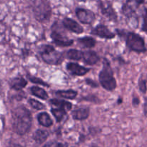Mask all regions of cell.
<instances>
[{"label": "cell", "instance_id": "cell-1", "mask_svg": "<svg viewBox=\"0 0 147 147\" xmlns=\"http://www.w3.org/2000/svg\"><path fill=\"white\" fill-rule=\"evenodd\" d=\"M12 119L13 129L17 134H25L31 128V113L24 106H19L13 111Z\"/></svg>", "mask_w": 147, "mask_h": 147}, {"label": "cell", "instance_id": "cell-2", "mask_svg": "<svg viewBox=\"0 0 147 147\" xmlns=\"http://www.w3.org/2000/svg\"><path fill=\"white\" fill-rule=\"evenodd\" d=\"M99 81L106 90L111 91L116 87V81L113 77V73L110 64L106 60H104L103 67L99 74Z\"/></svg>", "mask_w": 147, "mask_h": 147}, {"label": "cell", "instance_id": "cell-3", "mask_svg": "<svg viewBox=\"0 0 147 147\" xmlns=\"http://www.w3.org/2000/svg\"><path fill=\"white\" fill-rule=\"evenodd\" d=\"M42 58L47 64L59 65L63 60V56L60 52L56 51L54 47L46 45L40 50Z\"/></svg>", "mask_w": 147, "mask_h": 147}, {"label": "cell", "instance_id": "cell-4", "mask_svg": "<svg viewBox=\"0 0 147 147\" xmlns=\"http://www.w3.org/2000/svg\"><path fill=\"white\" fill-rule=\"evenodd\" d=\"M126 44L129 48L137 53L146 51L144 40L139 34L134 32H129L126 37Z\"/></svg>", "mask_w": 147, "mask_h": 147}, {"label": "cell", "instance_id": "cell-5", "mask_svg": "<svg viewBox=\"0 0 147 147\" xmlns=\"http://www.w3.org/2000/svg\"><path fill=\"white\" fill-rule=\"evenodd\" d=\"M35 17L37 20L41 22L46 21L48 20L51 14V9L48 2L46 0H42L34 10Z\"/></svg>", "mask_w": 147, "mask_h": 147}, {"label": "cell", "instance_id": "cell-6", "mask_svg": "<svg viewBox=\"0 0 147 147\" xmlns=\"http://www.w3.org/2000/svg\"><path fill=\"white\" fill-rule=\"evenodd\" d=\"M51 37L53 40L55 44L58 46H63V47H67L70 46L73 44V41L67 38L65 35L63 34L58 32L57 30H53L51 33Z\"/></svg>", "mask_w": 147, "mask_h": 147}, {"label": "cell", "instance_id": "cell-7", "mask_svg": "<svg viewBox=\"0 0 147 147\" xmlns=\"http://www.w3.org/2000/svg\"><path fill=\"white\" fill-rule=\"evenodd\" d=\"M76 15L78 20L84 24H90L95 20V14L93 11L85 9L78 8L76 9Z\"/></svg>", "mask_w": 147, "mask_h": 147}, {"label": "cell", "instance_id": "cell-8", "mask_svg": "<svg viewBox=\"0 0 147 147\" xmlns=\"http://www.w3.org/2000/svg\"><path fill=\"white\" fill-rule=\"evenodd\" d=\"M91 34L105 39H111L115 37L114 33L111 32L106 26L103 25V24H99L96 26L91 31Z\"/></svg>", "mask_w": 147, "mask_h": 147}, {"label": "cell", "instance_id": "cell-9", "mask_svg": "<svg viewBox=\"0 0 147 147\" xmlns=\"http://www.w3.org/2000/svg\"><path fill=\"white\" fill-rule=\"evenodd\" d=\"M142 1L143 0H127L123 7V13L127 17H131Z\"/></svg>", "mask_w": 147, "mask_h": 147}, {"label": "cell", "instance_id": "cell-10", "mask_svg": "<svg viewBox=\"0 0 147 147\" xmlns=\"http://www.w3.org/2000/svg\"><path fill=\"white\" fill-rule=\"evenodd\" d=\"M67 69L71 74L78 76H84L90 70L88 68H86L83 66H80L77 63H68L67 65Z\"/></svg>", "mask_w": 147, "mask_h": 147}, {"label": "cell", "instance_id": "cell-11", "mask_svg": "<svg viewBox=\"0 0 147 147\" xmlns=\"http://www.w3.org/2000/svg\"><path fill=\"white\" fill-rule=\"evenodd\" d=\"M63 25L65 28L77 34H80L83 32V29L77 22L70 18H65L63 20Z\"/></svg>", "mask_w": 147, "mask_h": 147}, {"label": "cell", "instance_id": "cell-12", "mask_svg": "<svg viewBox=\"0 0 147 147\" xmlns=\"http://www.w3.org/2000/svg\"><path fill=\"white\" fill-rule=\"evenodd\" d=\"M83 59L88 65H95L100 60L98 55L95 52L90 50L83 52Z\"/></svg>", "mask_w": 147, "mask_h": 147}, {"label": "cell", "instance_id": "cell-13", "mask_svg": "<svg viewBox=\"0 0 147 147\" xmlns=\"http://www.w3.org/2000/svg\"><path fill=\"white\" fill-rule=\"evenodd\" d=\"M100 4V9H101L102 13L104 14L105 16H106L107 17H109L111 20H116V12L114 11V10L113 9L111 5L108 4H105L103 1H100L99 2Z\"/></svg>", "mask_w": 147, "mask_h": 147}, {"label": "cell", "instance_id": "cell-14", "mask_svg": "<svg viewBox=\"0 0 147 147\" xmlns=\"http://www.w3.org/2000/svg\"><path fill=\"white\" fill-rule=\"evenodd\" d=\"M90 110L88 108H80V109L75 110L72 113L73 118L76 120H84L89 116Z\"/></svg>", "mask_w": 147, "mask_h": 147}, {"label": "cell", "instance_id": "cell-15", "mask_svg": "<svg viewBox=\"0 0 147 147\" xmlns=\"http://www.w3.org/2000/svg\"><path fill=\"white\" fill-rule=\"evenodd\" d=\"M27 85V81L22 77H17L11 79L10 81V86L15 90H20L24 88Z\"/></svg>", "mask_w": 147, "mask_h": 147}, {"label": "cell", "instance_id": "cell-16", "mask_svg": "<svg viewBox=\"0 0 147 147\" xmlns=\"http://www.w3.org/2000/svg\"><path fill=\"white\" fill-rule=\"evenodd\" d=\"M49 136V133L47 131L38 129L35 131V133L33 134V139L37 143L42 144L45 142Z\"/></svg>", "mask_w": 147, "mask_h": 147}, {"label": "cell", "instance_id": "cell-17", "mask_svg": "<svg viewBox=\"0 0 147 147\" xmlns=\"http://www.w3.org/2000/svg\"><path fill=\"white\" fill-rule=\"evenodd\" d=\"M37 119H38V122L42 126H46V127H50L53 123V120L47 113H40L37 116Z\"/></svg>", "mask_w": 147, "mask_h": 147}, {"label": "cell", "instance_id": "cell-18", "mask_svg": "<svg viewBox=\"0 0 147 147\" xmlns=\"http://www.w3.org/2000/svg\"><path fill=\"white\" fill-rule=\"evenodd\" d=\"M31 93L34 96L39 98L42 99V100H46L48 98V95H47V92L44 89L37 87V86H33V87L31 88Z\"/></svg>", "mask_w": 147, "mask_h": 147}, {"label": "cell", "instance_id": "cell-19", "mask_svg": "<svg viewBox=\"0 0 147 147\" xmlns=\"http://www.w3.org/2000/svg\"><path fill=\"white\" fill-rule=\"evenodd\" d=\"M50 103L53 105L57 106V108L63 109L64 110H70L72 107V104L69 102L65 101V100H58V99H52L50 100Z\"/></svg>", "mask_w": 147, "mask_h": 147}, {"label": "cell", "instance_id": "cell-20", "mask_svg": "<svg viewBox=\"0 0 147 147\" xmlns=\"http://www.w3.org/2000/svg\"><path fill=\"white\" fill-rule=\"evenodd\" d=\"M56 95L59 97L65 98L67 99H74L77 96L78 93L76 90H58L56 92Z\"/></svg>", "mask_w": 147, "mask_h": 147}, {"label": "cell", "instance_id": "cell-21", "mask_svg": "<svg viewBox=\"0 0 147 147\" xmlns=\"http://www.w3.org/2000/svg\"><path fill=\"white\" fill-rule=\"evenodd\" d=\"M78 42L83 46L88 48L93 47L96 44V41L94 38L91 37H84L78 39Z\"/></svg>", "mask_w": 147, "mask_h": 147}, {"label": "cell", "instance_id": "cell-22", "mask_svg": "<svg viewBox=\"0 0 147 147\" xmlns=\"http://www.w3.org/2000/svg\"><path fill=\"white\" fill-rule=\"evenodd\" d=\"M67 57L70 60H80L83 59V52L78 50H70L67 53Z\"/></svg>", "mask_w": 147, "mask_h": 147}, {"label": "cell", "instance_id": "cell-23", "mask_svg": "<svg viewBox=\"0 0 147 147\" xmlns=\"http://www.w3.org/2000/svg\"><path fill=\"white\" fill-rule=\"evenodd\" d=\"M51 112L57 122L61 121L66 115V111L63 109H60V108L53 109L51 110Z\"/></svg>", "mask_w": 147, "mask_h": 147}, {"label": "cell", "instance_id": "cell-24", "mask_svg": "<svg viewBox=\"0 0 147 147\" xmlns=\"http://www.w3.org/2000/svg\"><path fill=\"white\" fill-rule=\"evenodd\" d=\"M29 103L31 105L32 107L37 109V110H42V109H44L45 108L44 104H42L40 102L37 101V100H34V99H30L29 100Z\"/></svg>", "mask_w": 147, "mask_h": 147}, {"label": "cell", "instance_id": "cell-25", "mask_svg": "<svg viewBox=\"0 0 147 147\" xmlns=\"http://www.w3.org/2000/svg\"><path fill=\"white\" fill-rule=\"evenodd\" d=\"M139 88L142 93H146L147 90V86H146V80L145 79L142 78V77L140 78L139 80Z\"/></svg>", "mask_w": 147, "mask_h": 147}, {"label": "cell", "instance_id": "cell-26", "mask_svg": "<svg viewBox=\"0 0 147 147\" xmlns=\"http://www.w3.org/2000/svg\"><path fill=\"white\" fill-rule=\"evenodd\" d=\"M29 78H30V81L32 82V83H35V84L43 85L44 86H47V87H49V86H48V84H47V83H46L45 82H44L42 80H41L40 78H38L29 76Z\"/></svg>", "mask_w": 147, "mask_h": 147}, {"label": "cell", "instance_id": "cell-27", "mask_svg": "<svg viewBox=\"0 0 147 147\" xmlns=\"http://www.w3.org/2000/svg\"><path fill=\"white\" fill-rule=\"evenodd\" d=\"M44 147H63V145L61 143H59V142H52L46 144Z\"/></svg>", "mask_w": 147, "mask_h": 147}, {"label": "cell", "instance_id": "cell-28", "mask_svg": "<svg viewBox=\"0 0 147 147\" xmlns=\"http://www.w3.org/2000/svg\"><path fill=\"white\" fill-rule=\"evenodd\" d=\"M142 30L145 32H147V9L145 10L144 15V23L142 25Z\"/></svg>", "mask_w": 147, "mask_h": 147}, {"label": "cell", "instance_id": "cell-29", "mask_svg": "<svg viewBox=\"0 0 147 147\" xmlns=\"http://www.w3.org/2000/svg\"><path fill=\"white\" fill-rule=\"evenodd\" d=\"M139 99L138 97H134L133 99V104L135 106H138L139 104Z\"/></svg>", "mask_w": 147, "mask_h": 147}, {"label": "cell", "instance_id": "cell-30", "mask_svg": "<svg viewBox=\"0 0 147 147\" xmlns=\"http://www.w3.org/2000/svg\"><path fill=\"white\" fill-rule=\"evenodd\" d=\"M86 82H87L88 84L91 85L92 86H97V85H96V83H95L94 82L92 81L91 80H89V79H87V80H86Z\"/></svg>", "mask_w": 147, "mask_h": 147}, {"label": "cell", "instance_id": "cell-31", "mask_svg": "<svg viewBox=\"0 0 147 147\" xmlns=\"http://www.w3.org/2000/svg\"><path fill=\"white\" fill-rule=\"evenodd\" d=\"M144 113L147 114V98H145V103H144Z\"/></svg>", "mask_w": 147, "mask_h": 147}]
</instances>
